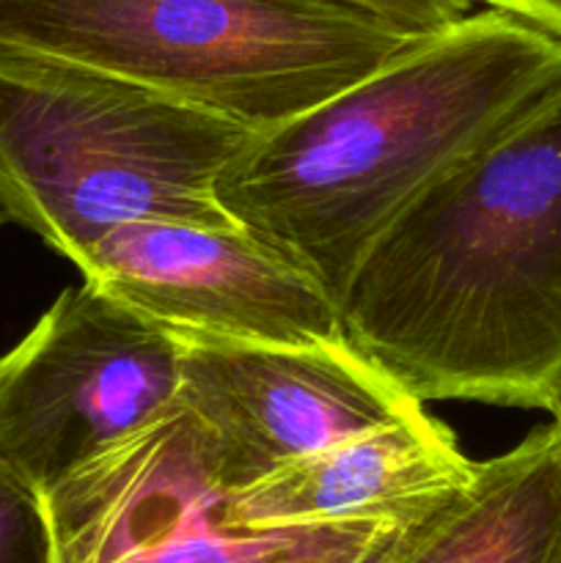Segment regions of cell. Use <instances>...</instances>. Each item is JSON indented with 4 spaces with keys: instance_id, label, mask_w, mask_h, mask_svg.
<instances>
[{
    "instance_id": "obj_1",
    "label": "cell",
    "mask_w": 561,
    "mask_h": 563,
    "mask_svg": "<svg viewBox=\"0 0 561 563\" xmlns=\"http://www.w3.org/2000/svg\"><path fill=\"white\" fill-rule=\"evenodd\" d=\"M339 313L344 339L421 405L548 410L561 388V71L380 231Z\"/></svg>"
},
{
    "instance_id": "obj_2",
    "label": "cell",
    "mask_w": 561,
    "mask_h": 563,
    "mask_svg": "<svg viewBox=\"0 0 561 563\" xmlns=\"http://www.w3.org/2000/svg\"><path fill=\"white\" fill-rule=\"evenodd\" d=\"M559 71V36L506 11H471L253 132L215 179V198L339 306L380 231Z\"/></svg>"
},
{
    "instance_id": "obj_3",
    "label": "cell",
    "mask_w": 561,
    "mask_h": 563,
    "mask_svg": "<svg viewBox=\"0 0 561 563\" xmlns=\"http://www.w3.org/2000/svg\"><path fill=\"white\" fill-rule=\"evenodd\" d=\"M253 132L108 71L0 44V214L72 264L132 220L237 225L215 179Z\"/></svg>"
},
{
    "instance_id": "obj_4",
    "label": "cell",
    "mask_w": 561,
    "mask_h": 563,
    "mask_svg": "<svg viewBox=\"0 0 561 563\" xmlns=\"http://www.w3.org/2000/svg\"><path fill=\"white\" fill-rule=\"evenodd\" d=\"M416 36L341 0H0V44L108 71L251 130L295 119Z\"/></svg>"
},
{
    "instance_id": "obj_5",
    "label": "cell",
    "mask_w": 561,
    "mask_h": 563,
    "mask_svg": "<svg viewBox=\"0 0 561 563\" xmlns=\"http://www.w3.org/2000/svg\"><path fill=\"white\" fill-rule=\"evenodd\" d=\"M55 563H317L366 542V522L223 526L207 427L179 399L42 495Z\"/></svg>"
},
{
    "instance_id": "obj_6",
    "label": "cell",
    "mask_w": 561,
    "mask_h": 563,
    "mask_svg": "<svg viewBox=\"0 0 561 563\" xmlns=\"http://www.w3.org/2000/svg\"><path fill=\"white\" fill-rule=\"evenodd\" d=\"M179 399V341L82 280L0 357V462L50 493Z\"/></svg>"
},
{
    "instance_id": "obj_7",
    "label": "cell",
    "mask_w": 561,
    "mask_h": 563,
    "mask_svg": "<svg viewBox=\"0 0 561 563\" xmlns=\"http://www.w3.org/2000/svg\"><path fill=\"white\" fill-rule=\"evenodd\" d=\"M75 267L170 335L278 346L344 341L333 297L240 225L132 220L94 242Z\"/></svg>"
},
{
    "instance_id": "obj_8",
    "label": "cell",
    "mask_w": 561,
    "mask_h": 563,
    "mask_svg": "<svg viewBox=\"0 0 561 563\" xmlns=\"http://www.w3.org/2000/svg\"><path fill=\"white\" fill-rule=\"evenodd\" d=\"M174 339L179 401L212 438L226 495L424 407L346 339L311 346Z\"/></svg>"
},
{
    "instance_id": "obj_9",
    "label": "cell",
    "mask_w": 561,
    "mask_h": 563,
    "mask_svg": "<svg viewBox=\"0 0 561 563\" xmlns=\"http://www.w3.org/2000/svg\"><path fill=\"white\" fill-rule=\"evenodd\" d=\"M471 465L451 429L421 407L231 493L223 526L258 531L350 520L402 522L465 482Z\"/></svg>"
},
{
    "instance_id": "obj_10",
    "label": "cell",
    "mask_w": 561,
    "mask_h": 563,
    "mask_svg": "<svg viewBox=\"0 0 561 563\" xmlns=\"http://www.w3.org/2000/svg\"><path fill=\"white\" fill-rule=\"evenodd\" d=\"M366 563H561V421L553 418L465 482L391 522Z\"/></svg>"
},
{
    "instance_id": "obj_11",
    "label": "cell",
    "mask_w": 561,
    "mask_h": 563,
    "mask_svg": "<svg viewBox=\"0 0 561 563\" xmlns=\"http://www.w3.org/2000/svg\"><path fill=\"white\" fill-rule=\"evenodd\" d=\"M0 563H55L44 498L0 462Z\"/></svg>"
},
{
    "instance_id": "obj_12",
    "label": "cell",
    "mask_w": 561,
    "mask_h": 563,
    "mask_svg": "<svg viewBox=\"0 0 561 563\" xmlns=\"http://www.w3.org/2000/svg\"><path fill=\"white\" fill-rule=\"evenodd\" d=\"M341 3L383 16L413 33H427L471 14L473 0H341Z\"/></svg>"
},
{
    "instance_id": "obj_13",
    "label": "cell",
    "mask_w": 561,
    "mask_h": 563,
    "mask_svg": "<svg viewBox=\"0 0 561 563\" xmlns=\"http://www.w3.org/2000/svg\"><path fill=\"white\" fill-rule=\"evenodd\" d=\"M476 3V0H473ZM487 9L506 11L561 38V0H479Z\"/></svg>"
},
{
    "instance_id": "obj_14",
    "label": "cell",
    "mask_w": 561,
    "mask_h": 563,
    "mask_svg": "<svg viewBox=\"0 0 561 563\" xmlns=\"http://www.w3.org/2000/svg\"><path fill=\"white\" fill-rule=\"evenodd\" d=\"M391 526V522H388ZM385 526V528H388ZM383 528V531H385ZM380 531V533H383ZM377 533V537H380ZM377 537L374 539H369L366 544H361V548H350V550H341V553H336V555H328V559H322V561H317V563H366V559H369V550H372V544L377 542Z\"/></svg>"
},
{
    "instance_id": "obj_15",
    "label": "cell",
    "mask_w": 561,
    "mask_h": 563,
    "mask_svg": "<svg viewBox=\"0 0 561 563\" xmlns=\"http://www.w3.org/2000/svg\"><path fill=\"white\" fill-rule=\"evenodd\" d=\"M548 412H550V416H553V418H559V421H561V388L556 390V396H553V401H550Z\"/></svg>"
},
{
    "instance_id": "obj_16",
    "label": "cell",
    "mask_w": 561,
    "mask_h": 563,
    "mask_svg": "<svg viewBox=\"0 0 561 563\" xmlns=\"http://www.w3.org/2000/svg\"><path fill=\"white\" fill-rule=\"evenodd\" d=\"M0 218H3V214H0Z\"/></svg>"
}]
</instances>
